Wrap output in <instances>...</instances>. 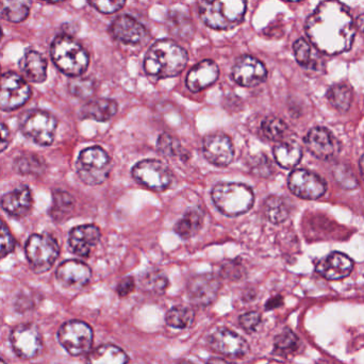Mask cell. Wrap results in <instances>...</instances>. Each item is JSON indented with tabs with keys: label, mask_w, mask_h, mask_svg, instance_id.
<instances>
[{
	"label": "cell",
	"mask_w": 364,
	"mask_h": 364,
	"mask_svg": "<svg viewBox=\"0 0 364 364\" xmlns=\"http://www.w3.org/2000/svg\"><path fill=\"white\" fill-rule=\"evenodd\" d=\"M128 357L124 350L112 344L98 346L90 353L87 364H127Z\"/></svg>",
	"instance_id": "obj_28"
},
{
	"label": "cell",
	"mask_w": 364,
	"mask_h": 364,
	"mask_svg": "<svg viewBox=\"0 0 364 364\" xmlns=\"http://www.w3.org/2000/svg\"><path fill=\"white\" fill-rule=\"evenodd\" d=\"M207 364H235L232 363V361L227 360V359L224 358H210L209 360L207 361Z\"/></svg>",
	"instance_id": "obj_52"
},
{
	"label": "cell",
	"mask_w": 364,
	"mask_h": 364,
	"mask_svg": "<svg viewBox=\"0 0 364 364\" xmlns=\"http://www.w3.org/2000/svg\"><path fill=\"white\" fill-rule=\"evenodd\" d=\"M57 127V119L47 111L30 110L21 119L23 136L40 146L53 144Z\"/></svg>",
	"instance_id": "obj_7"
},
{
	"label": "cell",
	"mask_w": 364,
	"mask_h": 364,
	"mask_svg": "<svg viewBox=\"0 0 364 364\" xmlns=\"http://www.w3.org/2000/svg\"><path fill=\"white\" fill-rule=\"evenodd\" d=\"M359 168H360L361 176L364 181V155L361 157L360 162H359Z\"/></svg>",
	"instance_id": "obj_54"
},
{
	"label": "cell",
	"mask_w": 364,
	"mask_h": 364,
	"mask_svg": "<svg viewBox=\"0 0 364 364\" xmlns=\"http://www.w3.org/2000/svg\"><path fill=\"white\" fill-rule=\"evenodd\" d=\"M263 134L271 141H280L288 132V126L282 119L275 117H269L261 125Z\"/></svg>",
	"instance_id": "obj_41"
},
{
	"label": "cell",
	"mask_w": 364,
	"mask_h": 364,
	"mask_svg": "<svg viewBox=\"0 0 364 364\" xmlns=\"http://www.w3.org/2000/svg\"><path fill=\"white\" fill-rule=\"evenodd\" d=\"M218 75L220 70L215 62L205 60L190 70L186 77V87L193 93L203 91L216 82Z\"/></svg>",
	"instance_id": "obj_23"
},
{
	"label": "cell",
	"mask_w": 364,
	"mask_h": 364,
	"mask_svg": "<svg viewBox=\"0 0 364 364\" xmlns=\"http://www.w3.org/2000/svg\"><path fill=\"white\" fill-rule=\"evenodd\" d=\"M333 177H335L338 183L341 184L343 188H348V190H353V188H356L358 186V181H357L354 173L348 166H344V164H338L333 168Z\"/></svg>",
	"instance_id": "obj_43"
},
{
	"label": "cell",
	"mask_w": 364,
	"mask_h": 364,
	"mask_svg": "<svg viewBox=\"0 0 364 364\" xmlns=\"http://www.w3.org/2000/svg\"><path fill=\"white\" fill-rule=\"evenodd\" d=\"M168 29L181 40L190 41L194 36L195 28L186 9L175 8L168 13L166 19Z\"/></svg>",
	"instance_id": "obj_26"
},
{
	"label": "cell",
	"mask_w": 364,
	"mask_h": 364,
	"mask_svg": "<svg viewBox=\"0 0 364 364\" xmlns=\"http://www.w3.org/2000/svg\"><path fill=\"white\" fill-rule=\"evenodd\" d=\"M291 192L303 199H318L326 192V183L316 173L308 170H295L288 178Z\"/></svg>",
	"instance_id": "obj_14"
},
{
	"label": "cell",
	"mask_w": 364,
	"mask_h": 364,
	"mask_svg": "<svg viewBox=\"0 0 364 364\" xmlns=\"http://www.w3.org/2000/svg\"><path fill=\"white\" fill-rule=\"evenodd\" d=\"M46 164L42 158L36 155H23L15 160V168L21 175H42Z\"/></svg>",
	"instance_id": "obj_39"
},
{
	"label": "cell",
	"mask_w": 364,
	"mask_h": 364,
	"mask_svg": "<svg viewBox=\"0 0 364 364\" xmlns=\"http://www.w3.org/2000/svg\"><path fill=\"white\" fill-rule=\"evenodd\" d=\"M244 274H245V269H244L243 265L237 261H228V262L224 263L220 269L222 277L232 280V282L241 279Z\"/></svg>",
	"instance_id": "obj_45"
},
{
	"label": "cell",
	"mask_w": 364,
	"mask_h": 364,
	"mask_svg": "<svg viewBox=\"0 0 364 364\" xmlns=\"http://www.w3.org/2000/svg\"><path fill=\"white\" fill-rule=\"evenodd\" d=\"M141 289L151 294L161 295L168 287V279L166 274L159 269H151L143 274L140 278Z\"/></svg>",
	"instance_id": "obj_34"
},
{
	"label": "cell",
	"mask_w": 364,
	"mask_h": 364,
	"mask_svg": "<svg viewBox=\"0 0 364 364\" xmlns=\"http://www.w3.org/2000/svg\"><path fill=\"white\" fill-rule=\"evenodd\" d=\"M21 70L28 80L42 83L47 78V62L40 53L28 50L21 61Z\"/></svg>",
	"instance_id": "obj_25"
},
{
	"label": "cell",
	"mask_w": 364,
	"mask_h": 364,
	"mask_svg": "<svg viewBox=\"0 0 364 364\" xmlns=\"http://www.w3.org/2000/svg\"><path fill=\"white\" fill-rule=\"evenodd\" d=\"M1 36H2V31H1V28H0V38H1Z\"/></svg>",
	"instance_id": "obj_59"
},
{
	"label": "cell",
	"mask_w": 364,
	"mask_h": 364,
	"mask_svg": "<svg viewBox=\"0 0 364 364\" xmlns=\"http://www.w3.org/2000/svg\"><path fill=\"white\" fill-rule=\"evenodd\" d=\"M188 60L186 51L174 41L160 40L146 53L145 72L157 78L178 76L186 68Z\"/></svg>",
	"instance_id": "obj_2"
},
{
	"label": "cell",
	"mask_w": 364,
	"mask_h": 364,
	"mask_svg": "<svg viewBox=\"0 0 364 364\" xmlns=\"http://www.w3.org/2000/svg\"><path fill=\"white\" fill-rule=\"evenodd\" d=\"M252 172L260 177H269L273 174L274 168L269 158L265 156H258L255 158L252 164H250Z\"/></svg>",
	"instance_id": "obj_47"
},
{
	"label": "cell",
	"mask_w": 364,
	"mask_h": 364,
	"mask_svg": "<svg viewBox=\"0 0 364 364\" xmlns=\"http://www.w3.org/2000/svg\"><path fill=\"white\" fill-rule=\"evenodd\" d=\"M112 170V164L106 151L102 147L83 149L76 162V171L81 181L89 186L104 183Z\"/></svg>",
	"instance_id": "obj_6"
},
{
	"label": "cell",
	"mask_w": 364,
	"mask_h": 364,
	"mask_svg": "<svg viewBox=\"0 0 364 364\" xmlns=\"http://www.w3.org/2000/svg\"><path fill=\"white\" fill-rule=\"evenodd\" d=\"M287 1L296 2V1H301V0H287Z\"/></svg>",
	"instance_id": "obj_57"
},
{
	"label": "cell",
	"mask_w": 364,
	"mask_h": 364,
	"mask_svg": "<svg viewBox=\"0 0 364 364\" xmlns=\"http://www.w3.org/2000/svg\"><path fill=\"white\" fill-rule=\"evenodd\" d=\"M194 318V310L192 308L186 306H176L166 314V322L173 328L186 329L192 325Z\"/></svg>",
	"instance_id": "obj_37"
},
{
	"label": "cell",
	"mask_w": 364,
	"mask_h": 364,
	"mask_svg": "<svg viewBox=\"0 0 364 364\" xmlns=\"http://www.w3.org/2000/svg\"><path fill=\"white\" fill-rule=\"evenodd\" d=\"M15 239L10 229L0 220V259L10 255L15 248Z\"/></svg>",
	"instance_id": "obj_44"
},
{
	"label": "cell",
	"mask_w": 364,
	"mask_h": 364,
	"mask_svg": "<svg viewBox=\"0 0 364 364\" xmlns=\"http://www.w3.org/2000/svg\"><path fill=\"white\" fill-rule=\"evenodd\" d=\"M261 322V314L257 311H250L247 314L240 316V326L246 331V333H252L256 331L257 327Z\"/></svg>",
	"instance_id": "obj_48"
},
{
	"label": "cell",
	"mask_w": 364,
	"mask_h": 364,
	"mask_svg": "<svg viewBox=\"0 0 364 364\" xmlns=\"http://www.w3.org/2000/svg\"><path fill=\"white\" fill-rule=\"evenodd\" d=\"M117 109L119 107L114 100L100 98V100H94L85 104L81 110V117L83 119L106 122L117 114Z\"/></svg>",
	"instance_id": "obj_27"
},
{
	"label": "cell",
	"mask_w": 364,
	"mask_h": 364,
	"mask_svg": "<svg viewBox=\"0 0 364 364\" xmlns=\"http://www.w3.org/2000/svg\"><path fill=\"white\" fill-rule=\"evenodd\" d=\"M274 157L278 166L291 170L301 162L303 151L295 142H282L274 147Z\"/></svg>",
	"instance_id": "obj_30"
},
{
	"label": "cell",
	"mask_w": 364,
	"mask_h": 364,
	"mask_svg": "<svg viewBox=\"0 0 364 364\" xmlns=\"http://www.w3.org/2000/svg\"><path fill=\"white\" fill-rule=\"evenodd\" d=\"M354 269V262L348 255L331 252L316 264V273L327 280H341L348 277Z\"/></svg>",
	"instance_id": "obj_21"
},
{
	"label": "cell",
	"mask_w": 364,
	"mask_h": 364,
	"mask_svg": "<svg viewBox=\"0 0 364 364\" xmlns=\"http://www.w3.org/2000/svg\"><path fill=\"white\" fill-rule=\"evenodd\" d=\"M306 33L321 53L336 55L352 48L356 25L348 9L338 0H324L306 21Z\"/></svg>",
	"instance_id": "obj_1"
},
{
	"label": "cell",
	"mask_w": 364,
	"mask_h": 364,
	"mask_svg": "<svg viewBox=\"0 0 364 364\" xmlns=\"http://www.w3.org/2000/svg\"><path fill=\"white\" fill-rule=\"evenodd\" d=\"M100 240V230L94 225H83L73 229L68 237V246L73 254L87 258Z\"/></svg>",
	"instance_id": "obj_20"
},
{
	"label": "cell",
	"mask_w": 364,
	"mask_h": 364,
	"mask_svg": "<svg viewBox=\"0 0 364 364\" xmlns=\"http://www.w3.org/2000/svg\"><path fill=\"white\" fill-rule=\"evenodd\" d=\"M43 1H47V2H60V1H63V0H43Z\"/></svg>",
	"instance_id": "obj_56"
},
{
	"label": "cell",
	"mask_w": 364,
	"mask_h": 364,
	"mask_svg": "<svg viewBox=\"0 0 364 364\" xmlns=\"http://www.w3.org/2000/svg\"><path fill=\"white\" fill-rule=\"evenodd\" d=\"M205 159L218 166H227L235 157L232 141L224 134H214L205 136L203 143Z\"/></svg>",
	"instance_id": "obj_17"
},
{
	"label": "cell",
	"mask_w": 364,
	"mask_h": 364,
	"mask_svg": "<svg viewBox=\"0 0 364 364\" xmlns=\"http://www.w3.org/2000/svg\"><path fill=\"white\" fill-rule=\"evenodd\" d=\"M31 0H0V18L10 23H21L27 18Z\"/></svg>",
	"instance_id": "obj_31"
},
{
	"label": "cell",
	"mask_w": 364,
	"mask_h": 364,
	"mask_svg": "<svg viewBox=\"0 0 364 364\" xmlns=\"http://www.w3.org/2000/svg\"><path fill=\"white\" fill-rule=\"evenodd\" d=\"M10 144V132L4 124L0 123V153Z\"/></svg>",
	"instance_id": "obj_50"
},
{
	"label": "cell",
	"mask_w": 364,
	"mask_h": 364,
	"mask_svg": "<svg viewBox=\"0 0 364 364\" xmlns=\"http://www.w3.org/2000/svg\"><path fill=\"white\" fill-rule=\"evenodd\" d=\"M299 348V339L291 329L287 328L274 340V348L277 354L288 356L296 352Z\"/></svg>",
	"instance_id": "obj_38"
},
{
	"label": "cell",
	"mask_w": 364,
	"mask_h": 364,
	"mask_svg": "<svg viewBox=\"0 0 364 364\" xmlns=\"http://www.w3.org/2000/svg\"><path fill=\"white\" fill-rule=\"evenodd\" d=\"M327 100L340 112H348L353 100V90L348 85H335L327 92Z\"/></svg>",
	"instance_id": "obj_35"
},
{
	"label": "cell",
	"mask_w": 364,
	"mask_h": 364,
	"mask_svg": "<svg viewBox=\"0 0 364 364\" xmlns=\"http://www.w3.org/2000/svg\"><path fill=\"white\" fill-rule=\"evenodd\" d=\"M87 1L100 12L111 14L121 10L126 0H87Z\"/></svg>",
	"instance_id": "obj_46"
},
{
	"label": "cell",
	"mask_w": 364,
	"mask_h": 364,
	"mask_svg": "<svg viewBox=\"0 0 364 364\" xmlns=\"http://www.w3.org/2000/svg\"><path fill=\"white\" fill-rule=\"evenodd\" d=\"M30 97L31 89L23 77L12 72L0 76V110H17L27 104Z\"/></svg>",
	"instance_id": "obj_10"
},
{
	"label": "cell",
	"mask_w": 364,
	"mask_h": 364,
	"mask_svg": "<svg viewBox=\"0 0 364 364\" xmlns=\"http://www.w3.org/2000/svg\"><path fill=\"white\" fill-rule=\"evenodd\" d=\"M134 288H136V282L134 278L126 277L117 286V293L121 297L128 296L130 293L134 292Z\"/></svg>",
	"instance_id": "obj_49"
},
{
	"label": "cell",
	"mask_w": 364,
	"mask_h": 364,
	"mask_svg": "<svg viewBox=\"0 0 364 364\" xmlns=\"http://www.w3.org/2000/svg\"><path fill=\"white\" fill-rule=\"evenodd\" d=\"M220 282L213 274H200L191 278L188 284V297L197 307H208L214 303L220 292Z\"/></svg>",
	"instance_id": "obj_15"
},
{
	"label": "cell",
	"mask_w": 364,
	"mask_h": 364,
	"mask_svg": "<svg viewBox=\"0 0 364 364\" xmlns=\"http://www.w3.org/2000/svg\"><path fill=\"white\" fill-rule=\"evenodd\" d=\"M50 55L55 66L68 76L79 77L89 66L90 58L85 49L68 36L55 38L51 44Z\"/></svg>",
	"instance_id": "obj_4"
},
{
	"label": "cell",
	"mask_w": 364,
	"mask_h": 364,
	"mask_svg": "<svg viewBox=\"0 0 364 364\" xmlns=\"http://www.w3.org/2000/svg\"><path fill=\"white\" fill-rule=\"evenodd\" d=\"M263 211L269 222L278 225L282 224L289 218L290 207H289L288 201L286 199L273 195V196L267 197V200L264 201Z\"/></svg>",
	"instance_id": "obj_32"
},
{
	"label": "cell",
	"mask_w": 364,
	"mask_h": 364,
	"mask_svg": "<svg viewBox=\"0 0 364 364\" xmlns=\"http://www.w3.org/2000/svg\"><path fill=\"white\" fill-rule=\"evenodd\" d=\"M282 305V296H276L273 297V299H269L267 301V305H265V309L272 310L275 309V308L280 307Z\"/></svg>",
	"instance_id": "obj_51"
},
{
	"label": "cell",
	"mask_w": 364,
	"mask_h": 364,
	"mask_svg": "<svg viewBox=\"0 0 364 364\" xmlns=\"http://www.w3.org/2000/svg\"><path fill=\"white\" fill-rule=\"evenodd\" d=\"M308 151L321 160H329L339 151V143L327 128L316 127L305 136Z\"/></svg>",
	"instance_id": "obj_18"
},
{
	"label": "cell",
	"mask_w": 364,
	"mask_h": 364,
	"mask_svg": "<svg viewBox=\"0 0 364 364\" xmlns=\"http://www.w3.org/2000/svg\"><path fill=\"white\" fill-rule=\"evenodd\" d=\"M267 77V70L264 64L250 55L239 58L232 68V79L242 87H256L262 83Z\"/></svg>",
	"instance_id": "obj_16"
},
{
	"label": "cell",
	"mask_w": 364,
	"mask_h": 364,
	"mask_svg": "<svg viewBox=\"0 0 364 364\" xmlns=\"http://www.w3.org/2000/svg\"><path fill=\"white\" fill-rule=\"evenodd\" d=\"M58 282L70 289H80L89 284L92 271L89 265L78 260H68L57 269Z\"/></svg>",
	"instance_id": "obj_19"
},
{
	"label": "cell",
	"mask_w": 364,
	"mask_h": 364,
	"mask_svg": "<svg viewBox=\"0 0 364 364\" xmlns=\"http://www.w3.org/2000/svg\"><path fill=\"white\" fill-rule=\"evenodd\" d=\"M53 207L49 213L53 220L60 222L74 209V197L65 191L57 190L53 192Z\"/></svg>",
	"instance_id": "obj_36"
},
{
	"label": "cell",
	"mask_w": 364,
	"mask_h": 364,
	"mask_svg": "<svg viewBox=\"0 0 364 364\" xmlns=\"http://www.w3.org/2000/svg\"><path fill=\"white\" fill-rule=\"evenodd\" d=\"M157 149L161 155L168 158L186 157V151L182 149L181 143L174 136L164 134L160 136L157 143Z\"/></svg>",
	"instance_id": "obj_40"
},
{
	"label": "cell",
	"mask_w": 364,
	"mask_h": 364,
	"mask_svg": "<svg viewBox=\"0 0 364 364\" xmlns=\"http://www.w3.org/2000/svg\"><path fill=\"white\" fill-rule=\"evenodd\" d=\"M356 25L358 29L364 34V14H361L360 16L357 18Z\"/></svg>",
	"instance_id": "obj_53"
},
{
	"label": "cell",
	"mask_w": 364,
	"mask_h": 364,
	"mask_svg": "<svg viewBox=\"0 0 364 364\" xmlns=\"http://www.w3.org/2000/svg\"><path fill=\"white\" fill-rule=\"evenodd\" d=\"M132 176L139 183L153 191H166L170 188L173 175L168 166L158 160H143L132 168Z\"/></svg>",
	"instance_id": "obj_12"
},
{
	"label": "cell",
	"mask_w": 364,
	"mask_h": 364,
	"mask_svg": "<svg viewBox=\"0 0 364 364\" xmlns=\"http://www.w3.org/2000/svg\"><path fill=\"white\" fill-rule=\"evenodd\" d=\"M293 50L299 65L309 70H318L321 63L320 57L307 41L304 38L297 40L293 45Z\"/></svg>",
	"instance_id": "obj_33"
},
{
	"label": "cell",
	"mask_w": 364,
	"mask_h": 364,
	"mask_svg": "<svg viewBox=\"0 0 364 364\" xmlns=\"http://www.w3.org/2000/svg\"><path fill=\"white\" fill-rule=\"evenodd\" d=\"M0 364H6L2 359H0Z\"/></svg>",
	"instance_id": "obj_58"
},
{
	"label": "cell",
	"mask_w": 364,
	"mask_h": 364,
	"mask_svg": "<svg viewBox=\"0 0 364 364\" xmlns=\"http://www.w3.org/2000/svg\"><path fill=\"white\" fill-rule=\"evenodd\" d=\"M111 32L115 40L125 44H138L146 34L144 26L128 15L115 18L111 26Z\"/></svg>",
	"instance_id": "obj_24"
},
{
	"label": "cell",
	"mask_w": 364,
	"mask_h": 364,
	"mask_svg": "<svg viewBox=\"0 0 364 364\" xmlns=\"http://www.w3.org/2000/svg\"><path fill=\"white\" fill-rule=\"evenodd\" d=\"M30 267L36 273H46L60 255V247L50 235H32L25 247Z\"/></svg>",
	"instance_id": "obj_8"
},
{
	"label": "cell",
	"mask_w": 364,
	"mask_h": 364,
	"mask_svg": "<svg viewBox=\"0 0 364 364\" xmlns=\"http://www.w3.org/2000/svg\"><path fill=\"white\" fill-rule=\"evenodd\" d=\"M208 346L213 352L224 356L242 358L250 353L246 340L228 328H218L208 337Z\"/></svg>",
	"instance_id": "obj_13"
},
{
	"label": "cell",
	"mask_w": 364,
	"mask_h": 364,
	"mask_svg": "<svg viewBox=\"0 0 364 364\" xmlns=\"http://www.w3.org/2000/svg\"><path fill=\"white\" fill-rule=\"evenodd\" d=\"M214 205L227 216L246 213L254 205V192L250 186L235 182L216 184L211 192Z\"/></svg>",
	"instance_id": "obj_5"
},
{
	"label": "cell",
	"mask_w": 364,
	"mask_h": 364,
	"mask_svg": "<svg viewBox=\"0 0 364 364\" xmlns=\"http://www.w3.org/2000/svg\"><path fill=\"white\" fill-rule=\"evenodd\" d=\"M246 0H199L201 21L212 29L228 30L243 21Z\"/></svg>",
	"instance_id": "obj_3"
},
{
	"label": "cell",
	"mask_w": 364,
	"mask_h": 364,
	"mask_svg": "<svg viewBox=\"0 0 364 364\" xmlns=\"http://www.w3.org/2000/svg\"><path fill=\"white\" fill-rule=\"evenodd\" d=\"M203 210L200 208H193L188 210L183 218L177 222L175 225V232L182 237V239H190L194 237L200 231L203 225Z\"/></svg>",
	"instance_id": "obj_29"
},
{
	"label": "cell",
	"mask_w": 364,
	"mask_h": 364,
	"mask_svg": "<svg viewBox=\"0 0 364 364\" xmlns=\"http://www.w3.org/2000/svg\"><path fill=\"white\" fill-rule=\"evenodd\" d=\"M2 209L13 218H23L31 211L33 197L27 186H19L6 193L0 200Z\"/></svg>",
	"instance_id": "obj_22"
},
{
	"label": "cell",
	"mask_w": 364,
	"mask_h": 364,
	"mask_svg": "<svg viewBox=\"0 0 364 364\" xmlns=\"http://www.w3.org/2000/svg\"><path fill=\"white\" fill-rule=\"evenodd\" d=\"M70 94L78 98H87L93 95L95 83L89 78H75L68 85Z\"/></svg>",
	"instance_id": "obj_42"
},
{
	"label": "cell",
	"mask_w": 364,
	"mask_h": 364,
	"mask_svg": "<svg viewBox=\"0 0 364 364\" xmlns=\"http://www.w3.org/2000/svg\"><path fill=\"white\" fill-rule=\"evenodd\" d=\"M10 343L17 357L29 360L36 358L42 352V333L33 323L17 325L11 331Z\"/></svg>",
	"instance_id": "obj_11"
},
{
	"label": "cell",
	"mask_w": 364,
	"mask_h": 364,
	"mask_svg": "<svg viewBox=\"0 0 364 364\" xmlns=\"http://www.w3.org/2000/svg\"><path fill=\"white\" fill-rule=\"evenodd\" d=\"M93 339L91 326L81 321H68L58 331V341L68 354L75 357L89 353Z\"/></svg>",
	"instance_id": "obj_9"
},
{
	"label": "cell",
	"mask_w": 364,
	"mask_h": 364,
	"mask_svg": "<svg viewBox=\"0 0 364 364\" xmlns=\"http://www.w3.org/2000/svg\"><path fill=\"white\" fill-rule=\"evenodd\" d=\"M178 364H195V363H193L192 361L183 360V361H181V363H179Z\"/></svg>",
	"instance_id": "obj_55"
}]
</instances>
